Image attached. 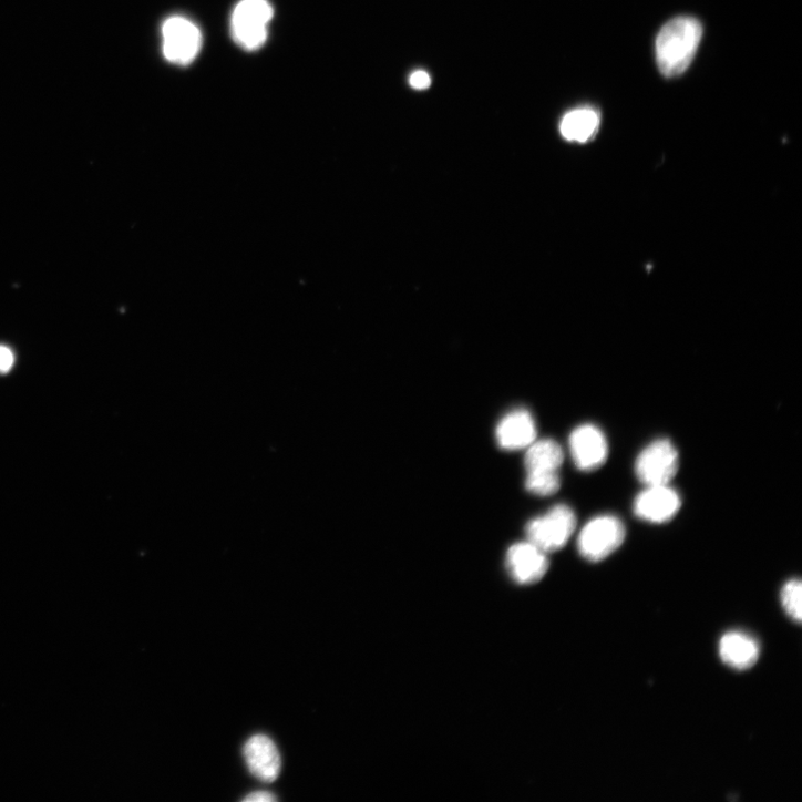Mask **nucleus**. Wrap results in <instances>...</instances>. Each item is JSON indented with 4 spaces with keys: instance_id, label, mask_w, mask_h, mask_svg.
Returning a JSON list of instances; mask_svg holds the SVG:
<instances>
[{
    "instance_id": "7ed1b4c3",
    "label": "nucleus",
    "mask_w": 802,
    "mask_h": 802,
    "mask_svg": "<svg viewBox=\"0 0 802 802\" xmlns=\"http://www.w3.org/2000/svg\"><path fill=\"white\" fill-rule=\"evenodd\" d=\"M626 538V527L616 516L602 515L590 520L582 528L577 547L589 562H600L615 553Z\"/></svg>"
},
{
    "instance_id": "20e7f679",
    "label": "nucleus",
    "mask_w": 802,
    "mask_h": 802,
    "mask_svg": "<svg viewBox=\"0 0 802 802\" xmlns=\"http://www.w3.org/2000/svg\"><path fill=\"white\" fill-rule=\"evenodd\" d=\"M575 528L576 516L573 510L559 504L532 520L526 526V535L528 542L548 554L563 548Z\"/></svg>"
},
{
    "instance_id": "4468645a",
    "label": "nucleus",
    "mask_w": 802,
    "mask_h": 802,
    "mask_svg": "<svg viewBox=\"0 0 802 802\" xmlns=\"http://www.w3.org/2000/svg\"><path fill=\"white\" fill-rule=\"evenodd\" d=\"M564 461L562 448L553 440L534 442L527 448L525 467L529 472H558Z\"/></svg>"
},
{
    "instance_id": "423d86ee",
    "label": "nucleus",
    "mask_w": 802,
    "mask_h": 802,
    "mask_svg": "<svg viewBox=\"0 0 802 802\" xmlns=\"http://www.w3.org/2000/svg\"><path fill=\"white\" fill-rule=\"evenodd\" d=\"M679 469V454L668 440H658L647 446L636 462V474L647 486L669 485Z\"/></svg>"
},
{
    "instance_id": "a211bd4d",
    "label": "nucleus",
    "mask_w": 802,
    "mask_h": 802,
    "mask_svg": "<svg viewBox=\"0 0 802 802\" xmlns=\"http://www.w3.org/2000/svg\"><path fill=\"white\" fill-rule=\"evenodd\" d=\"M410 84L415 90H426L432 84V79L425 71H418L410 78Z\"/></svg>"
},
{
    "instance_id": "f8f14e48",
    "label": "nucleus",
    "mask_w": 802,
    "mask_h": 802,
    "mask_svg": "<svg viewBox=\"0 0 802 802\" xmlns=\"http://www.w3.org/2000/svg\"><path fill=\"white\" fill-rule=\"evenodd\" d=\"M719 656L722 662L731 669L748 670L759 660L760 646L750 635L732 631L721 638Z\"/></svg>"
},
{
    "instance_id": "0eeeda50",
    "label": "nucleus",
    "mask_w": 802,
    "mask_h": 802,
    "mask_svg": "<svg viewBox=\"0 0 802 802\" xmlns=\"http://www.w3.org/2000/svg\"><path fill=\"white\" fill-rule=\"evenodd\" d=\"M569 450L574 464L583 472H592L604 465L609 455V445L604 432L585 424L573 431Z\"/></svg>"
},
{
    "instance_id": "f3484780",
    "label": "nucleus",
    "mask_w": 802,
    "mask_h": 802,
    "mask_svg": "<svg viewBox=\"0 0 802 802\" xmlns=\"http://www.w3.org/2000/svg\"><path fill=\"white\" fill-rule=\"evenodd\" d=\"M16 356L13 351L6 346H0V373H8L14 366Z\"/></svg>"
},
{
    "instance_id": "f257e3e1",
    "label": "nucleus",
    "mask_w": 802,
    "mask_h": 802,
    "mask_svg": "<svg viewBox=\"0 0 802 802\" xmlns=\"http://www.w3.org/2000/svg\"><path fill=\"white\" fill-rule=\"evenodd\" d=\"M703 34L693 18H678L664 27L656 43L657 63L667 78L685 73L692 63Z\"/></svg>"
},
{
    "instance_id": "f03ea898",
    "label": "nucleus",
    "mask_w": 802,
    "mask_h": 802,
    "mask_svg": "<svg viewBox=\"0 0 802 802\" xmlns=\"http://www.w3.org/2000/svg\"><path fill=\"white\" fill-rule=\"evenodd\" d=\"M274 9L268 0H241L232 19L235 42L246 51H257L267 41Z\"/></svg>"
},
{
    "instance_id": "1a4fd4ad",
    "label": "nucleus",
    "mask_w": 802,
    "mask_h": 802,
    "mask_svg": "<svg viewBox=\"0 0 802 802\" xmlns=\"http://www.w3.org/2000/svg\"><path fill=\"white\" fill-rule=\"evenodd\" d=\"M681 507L680 495L669 485H651L636 498L635 513L647 522L661 524L674 518Z\"/></svg>"
},
{
    "instance_id": "9b49d317",
    "label": "nucleus",
    "mask_w": 802,
    "mask_h": 802,
    "mask_svg": "<svg viewBox=\"0 0 802 802\" xmlns=\"http://www.w3.org/2000/svg\"><path fill=\"white\" fill-rule=\"evenodd\" d=\"M536 440V425L526 410H515L505 415L496 429L498 446L505 451L527 449Z\"/></svg>"
},
{
    "instance_id": "dca6fc26",
    "label": "nucleus",
    "mask_w": 802,
    "mask_h": 802,
    "mask_svg": "<svg viewBox=\"0 0 802 802\" xmlns=\"http://www.w3.org/2000/svg\"><path fill=\"white\" fill-rule=\"evenodd\" d=\"M526 490L537 496H551L561 487L558 472H529L525 481Z\"/></svg>"
},
{
    "instance_id": "39448f33",
    "label": "nucleus",
    "mask_w": 802,
    "mask_h": 802,
    "mask_svg": "<svg viewBox=\"0 0 802 802\" xmlns=\"http://www.w3.org/2000/svg\"><path fill=\"white\" fill-rule=\"evenodd\" d=\"M162 35L164 58L172 64H191L203 47L198 28L182 17L167 19L162 27Z\"/></svg>"
},
{
    "instance_id": "ddd939ff",
    "label": "nucleus",
    "mask_w": 802,
    "mask_h": 802,
    "mask_svg": "<svg viewBox=\"0 0 802 802\" xmlns=\"http://www.w3.org/2000/svg\"><path fill=\"white\" fill-rule=\"evenodd\" d=\"M599 113L590 107H580L568 112L562 120V136L570 142L585 143L598 131Z\"/></svg>"
},
{
    "instance_id": "6ab92c4d",
    "label": "nucleus",
    "mask_w": 802,
    "mask_h": 802,
    "mask_svg": "<svg viewBox=\"0 0 802 802\" xmlns=\"http://www.w3.org/2000/svg\"><path fill=\"white\" fill-rule=\"evenodd\" d=\"M277 800H278V798L275 794H273L271 792L260 791V792H254V793L249 794L247 798H245L244 801H246V802H274Z\"/></svg>"
},
{
    "instance_id": "9d476101",
    "label": "nucleus",
    "mask_w": 802,
    "mask_h": 802,
    "mask_svg": "<svg viewBox=\"0 0 802 802\" xmlns=\"http://www.w3.org/2000/svg\"><path fill=\"white\" fill-rule=\"evenodd\" d=\"M244 754L250 772L264 782H274L281 770V757L275 742L257 734L248 740Z\"/></svg>"
},
{
    "instance_id": "2eb2a0df",
    "label": "nucleus",
    "mask_w": 802,
    "mask_h": 802,
    "mask_svg": "<svg viewBox=\"0 0 802 802\" xmlns=\"http://www.w3.org/2000/svg\"><path fill=\"white\" fill-rule=\"evenodd\" d=\"M781 605L786 616L796 624L802 620V585L801 580L793 578L788 580L781 590Z\"/></svg>"
},
{
    "instance_id": "6e6552de",
    "label": "nucleus",
    "mask_w": 802,
    "mask_h": 802,
    "mask_svg": "<svg viewBox=\"0 0 802 802\" xmlns=\"http://www.w3.org/2000/svg\"><path fill=\"white\" fill-rule=\"evenodd\" d=\"M547 553L531 542L516 543L506 554V567L511 577L521 585L541 580L548 570Z\"/></svg>"
}]
</instances>
